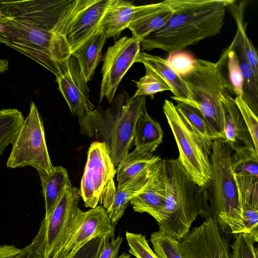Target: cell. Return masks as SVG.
I'll return each mask as SVG.
<instances>
[{
	"label": "cell",
	"mask_w": 258,
	"mask_h": 258,
	"mask_svg": "<svg viewBox=\"0 0 258 258\" xmlns=\"http://www.w3.org/2000/svg\"><path fill=\"white\" fill-rule=\"evenodd\" d=\"M238 49L239 66L242 83V98L254 114H258V76L246 61L242 51Z\"/></svg>",
	"instance_id": "cell-29"
},
{
	"label": "cell",
	"mask_w": 258,
	"mask_h": 258,
	"mask_svg": "<svg viewBox=\"0 0 258 258\" xmlns=\"http://www.w3.org/2000/svg\"><path fill=\"white\" fill-rule=\"evenodd\" d=\"M173 14L166 24L141 41L142 50L169 55L220 33L233 0H167Z\"/></svg>",
	"instance_id": "cell-2"
},
{
	"label": "cell",
	"mask_w": 258,
	"mask_h": 258,
	"mask_svg": "<svg viewBox=\"0 0 258 258\" xmlns=\"http://www.w3.org/2000/svg\"><path fill=\"white\" fill-rule=\"evenodd\" d=\"M139 8L132 2L110 0L100 23L107 38H117L127 28Z\"/></svg>",
	"instance_id": "cell-22"
},
{
	"label": "cell",
	"mask_w": 258,
	"mask_h": 258,
	"mask_svg": "<svg viewBox=\"0 0 258 258\" xmlns=\"http://www.w3.org/2000/svg\"><path fill=\"white\" fill-rule=\"evenodd\" d=\"M83 1L0 0V43L60 75L72 55L68 30Z\"/></svg>",
	"instance_id": "cell-1"
},
{
	"label": "cell",
	"mask_w": 258,
	"mask_h": 258,
	"mask_svg": "<svg viewBox=\"0 0 258 258\" xmlns=\"http://www.w3.org/2000/svg\"><path fill=\"white\" fill-rule=\"evenodd\" d=\"M235 236L231 245L230 258H257L256 242L251 235L243 232Z\"/></svg>",
	"instance_id": "cell-33"
},
{
	"label": "cell",
	"mask_w": 258,
	"mask_h": 258,
	"mask_svg": "<svg viewBox=\"0 0 258 258\" xmlns=\"http://www.w3.org/2000/svg\"><path fill=\"white\" fill-rule=\"evenodd\" d=\"M114 234L115 226L102 206H97L87 211L80 209L62 248L76 251L92 239L112 238Z\"/></svg>",
	"instance_id": "cell-13"
},
{
	"label": "cell",
	"mask_w": 258,
	"mask_h": 258,
	"mask_svg": "<svg viewBox=\"0 0 258 258\" xmlns=\"http://www.w3.org/2000/svg\"><path fill=\"white\" fill-rule=\"evenodd\" d=\"M164 160L166 198L157 223L160 230L180 240L200 214V187L188 176L177 159Z\"/></svg>",
	"instance_id": "cell-5"
},
{
	"label": "cell",
	"mask_w": 258,
	"mask_h": 258,
	"mask_svg": "<svg viewBox=\"0 0 258 258\" xmlns=\"http://www.w3.org/2000/svg\"><path fill=\"white\" fill-rule=\"evenodd\" d=\"M146 69L145 75L139 80H133L136 84L137 89L133 97L150 96L152 99L154 95L164 91H171L170 87L159 76L149 69Z\"/></svg>",
	"instance_id": "cell-32"
},
{
	"label": "cell",
	"mask_w": 258,
	"mask_h": 258,
	"mask_svg": "<svg viewBox=\"0 0 258 258\" xmlns=\"http://www.w3.org/2000/svg\"><path fill=\"white\" fill-rule=\"evenodd\" d=\"M166 177L165 160L162 159L155 165L147 184L130 201L135 212L146 213L159 221L166 198Z\"/></svg>",
	"instance_id": "cell-17"
},
{
	"label": "cell",
	"mask_w": 258,
	"mask_h": 258,
	"mask_svg": "<svg viewBox=\"0 0 258 258\" xmlns=\"http://www.w3.org/2000/svg\"><path fill=\"white\" fill-rule=\"evenodd\" d=\"M118 258H131V255L126 253H123Z\"/></svg>",
	"instance_id": "cell-45"
},
{
	"label": "cell",
	"mask_w": 258,
	"mask_h": 258,
	"mask_svg": "<svg viewBox=\"0 0 258 258\" xmlns=\"http://www.w3.org/2000/svg\"><path fill=\"white\" fill-rule=\"evenodd\" d=\"M173 14L167 0L139 6L127 28L133 36L141 41L150 34L162 28Z\"/></svg>",
	"instance_id": "cell-18"
},
{
	"label": "cell",
	"mask_w": 258,
	"mask_h": 258,
	"mask_svg": "<svg viewBox=\"0 0 258 258\" xmlns=\"http://www.w3.org/2000/svg\"><path fill=\"white\" fill-rule=\"evenodd\" d=\"M223 58L217 62L195 59L191 70L180 77L190 94L189 105L198 109L206 118L216 139H224V118L220 104L223 95L234 93L224 76L221 66ZM235 95V94H234Z\"/></svg>",
	"instance_id": "cell-6"
},
{
	"label": "cell",
	"mask_w": 258,
	"mask_h": 258,
	"mask_svg": "<svg viewBox=\"0 0 258 258\" xmlns=\"http://www.w3.org/2000/svg\"><path fill=\"white\" fill-rule=\"evenodd\" d=\"M9 62L6 59L0 58V74L5 73L8 70Z\"/></svg>",
	"instance_id": "cell-44"
},
{
	"label": "cell",
	"mask_w": 258,
	"mask_h": 258,
	"mask_svg": "<svg viewBox=\"0 0 258 258\" xmlns=\"http://www.w3.org/2000/svg\"><path fill=\"white\" fill-rule=\"evenodd\" d=\"M155 165L151 169L131 180L122 187L117 189L112 203L106 210L109 219L114 226L117 225L119 220L123 215L130 201L147 184Z\"/></svg>",
	"instance_id": "cell-25"
},
{
	"label": "cell",
	"mask_w": 258,
	"mask_h": 258,
	"mask_svg": "<svg viewBox=\"0 0 258 258\" xmlns=\"http://www.w3.org/2000/svg\"><path fill=\"white\" fill-rule=\"evenodd\" d=\"M103 243V238H94L80 247L72 258H98Z\"/></svg>",
	"instance_id": "cell-39"
},
{
	"label": "cell",
	"mask_w": 258,
	"mask_h": 258,
	"mask_svg": "<svg viewBox=\"0 0 258 258\" xmlns=\"http://www.w3.org/2000/svg\"><path fill=\"white\" fill-rule=\"evenodd\" d=\"M14 258H42L38 254L29 243L21 249L20 251Z\"/></svg>",
	"instance_id": "cell-42"
},
{
	"label": "cell",
	"mask_w": 258,
	"mask_h": 258,
	"mask_svg": "<svg viewBox=\"0 0 258 258\" xmlns=\"http://www.w3.org/2000/svg\"><path fill=\"white\" fill-rule=\"evenodd\" d=\"M107 38L103 29L99 26L74 55L81 75L87 83L92 80L96 67L102 59V50Z\"/></svg>",
	"instance_id": "cell-21"
},
{
	"label": "cell",
	"mask_w": 258,
	"mask_h": 258,
	"mask_svg": "<svg viewBox=\"0 0 258 258\" xmlns=\"http://www.w3.org/2000/svg\"><path fill=\"white\" fill-rule=\"evenodd\" d=\"M21 249L13 245L0 246V258H14L20 251Z\"/></svg>",
	"instance_id": "cell-41"
},
{
	"label": "cell",
	"mask_w": 258,
	"mask_h": 258,
	"mask_svg": "<svg viewBox=\"0 0 258 258\" xmlns=\"http://www.w3.org/2000/svg\"><path fill=\"white\" fill-rule=\"evenodd\" d=\"M161 159L159 155L141 152L136 149L128 152L116 168L117 189L152 168Z\"/></svg>",
	"instance_id": "cell-23"
},
{
	"label": "cell",
	"mask_w": 258,
	"mask_h": 258,
	"mask_svg": "<svg viewBox=\"0 0 258 258\" xmlns=\"http://www.w3.org/2000/svg\"><path fill=\"white\" fill-rule=\"evenodd\" d=\"M163 110L178 149V161L190 179L199 187H203L211 177L213 141L193 128L171 101L165 100Z\"/></svg>",
	"instance_id": "cell-7"
},
{
	"label": "cell",
	"mask_w": 258,
	"mask_h": 258,
	"mask_svg": "<svg viewBox=\"0 0 258 258\" xmlns=\"http://www.w3.org/2000/svg\"><path fill=\"white\" fill-rule=\"evenodd\" d=\"M232 150L224 139L212 143L211 179L200 187L199 215L216 219L221 230L236 235L244 233L241 210L232 168Z\"/></svg>",
	"instance_id": "cell-3"
},
{
	"label": "cell",
	"mask_w": 258,
	"mask_h": 258,
	"mask_svg": "<svg viewBox=\"0 0 258 258\" xmlns=\"http://www.w3.org/2000/svg\"><path fill=\"white\" fill-rule=\"evenodd\" d=\"M141 41L132 36H124L109 46L103 57L101 70L99 103L104 98L111 103L124 75L140 53Z\"/></svg>",
	"instance_id": "cell-11"
},
{
	"label": "cell",
	"mask_w": 258,
	"mask_h": 258,
	"mask_svg": "<svg viewBox=\"0 0 258 258\" xmlns=\"http://www.w3.org/2000/svg\"><path fill=\"white\" fill-rule=\"evenodd\" d=\"M56 82L71 112L78 118L80 124L95 109L89 99L88 83L81 75L75 55L71 56L64 71L56 77Z\"/></svg>",
	"instance_id": "cell-14"
},
{
	"label": "cell",
	"mask_w": 258,
	"mask_h": 258,
	"mask_svg": "<svg viewBox=\"0 0 258 258\" xmlns=\"http://www.w3.org/2000/svg\"><path fill=\"white\" fill-rule=\"evenodd\" d=\"M110 0H84L81 9L68 30L67 39L71 53L78 48L94 33Z\"/></svg>",
	"instance_id": "cell-16"
},
{
	"label": "cell",
	"mask_w": 258,
	"mask_h": 258,
	"mask_svg": "<svg viewBox=\"0 0 258 258\" xmlns=\"http://www.w3.org/2000/svg\"><path fill=\"white\" fill-rule=\"evenodd\" d=\"M166 60L170 68L180 76L191 70L195 59L188 54L179 51L169 55Z\"/></svg>",
	"instance_id": "cell-38"
},
{
	"label": "cell",
	"mask_w": 258,
	"mask_h": 258,
	"mask_svg": "<svg viewBox=\"0 0 258 258\" xmlns=\"http://www.w3.org/2000/svg\"><path fill=\"white\" fill-rule=\"evenodd\" d=\"M12 145L7 167L29 166L35 168L38 175L50 173L53 166L46 145L43 121L33 102H31L29 112Z\"/></svg>",
	"instance_id": "cell-9"
},
{
	"label": "cell",
	"mask_w": 258,
	"mask_h": 258,
	"mask_svg": "<svg viewBox=\"0 0 258 258\" xmlns=\"http://www.w3.org/2000/svg\"><path fill=\"white\" fill-rule=\"evenodd\" d=\"M136 62L143 63L145 68L153 72L168 84L173 94L172 99L176 102L190 104L191 99L187 86L181 77L170 68L165 59L142 52L136 59Z\"/></svg>",
	"instance_id": "cell-20"
},
{
	"label": "cell",
	"mask_w": 258,
	"mask_h": 258,
	"mask_svg": "<svg viewBox=\"0 0 258 258\" xmlns=\"http://www.w3.org/2000/svg\"><path fill=\"white\" fill-rule=\"evenodd\" d=\"M231 161L234 175L258 177V157L232 152Z\"/></svg>",
	"instance_id": "cell-34"
},
{
	"label": "cell",
	"mask_w": 258,
	"mask_h": 258,
	"mask_svg": "<svg viewBox=\"0 0 258 258\" xmlns=\"http://www.w3.org/2000/svg\"><path fill=\"white\" fill-rule=\"evenodd\" d=\"M154 252L158 258H184L180 240L159 230L150 236Z\"/></svg>",
	"instance_id": "cell-30"
},
{
	"label": "cell",
	"mask_w": 258,
	"mask_h": 258,
	"mask_svg": "<svg viewBox=\"0 0 258 258\" xmlns=\"http://www.w3.org/2000/svg\"><path fill=\"white\" fill-rule=\"evenodd\" d=\"M24 119L22 113L16 109L0 110V156L12 144Z\"/></svg>",
	"instance_id": "cell-28"
},
{
	"label": "cell",
	"mask_w": 258,
	"mask_h": 258,
	"mask_svg": "<svg viewBox=\"0 0 258 258\" xmlns=\"http://www.w3.org/2000/svg\"><path fill=\"white\" fill-rule=\"evenodd\" d=\"M146 96L129 98L127 93H121L107 110L94 109L80 124L82 134L105 143L115 167L133 143L136 124L146 110Z\"/></svg>",
	"instance_id": "cell-4"
},
{
	"label": "cell",
	"mask_w": 258,
	"mask_h": 258,
	"mask_svg": "<svg viewBox=\"0 0 258 258\" xmlns=\"http://www.w3.org/2000/svg\"><path fill=\"white\" fill-rule=\"evenodd\" d=\"M125 237L130 247L128 252L136 258H158L144 235L126 231Z\"/></svg>",
	"instance_id": "cell-36"
},
{
	"label": "cell",
	"mask_w": 258,
	"mask_h": 258,
	"mask_svg": "<svg viewBox=\"0 0 258 258\" xmlns=\"http://www.w3.org/2000/svg\"><path fill=\"white\" fill-rule=\"evenodd\" d=\"M180 242L184 258H230L228 241L215 218L206 219Z\"/></svg>",
	"instance_id": "cell-12"
},
{
	"label": "cell",
	"mask_w": 258,
	"mask_h": 258,
	"mask_svg": "<svg viewBox=\"0 0 258 258\" xmlns=\"http://www.w3.org/2000/svg\"><path fill=\"white\" fill-rule=\"evenodd\" d=\"M224 118V140L232 152L258 157L252 139L234 98L223 95L220 100Z\"/></svg>",
	"instance_id": "cell-15"
},
{
	"label": "cell",
	"mask_w": 258,
	"mask_h": 258,
	"mask_svg": "<svg viewBox=\"0 0 258 258\" xmlns=\"http://www.w3.org/2000/svg\"><path fill=\"white\" fill-rule=\"evenodd\" d=\"M39 176L45 201L44 217L46 218L65 189L72 185L67 169L61 166H53L49 174L39 175Z\"/></svg>",
	"instance_id": "cell-26"
},
{
	"label": "cell",
	"mask_w": 258,
	"mask_h": 258,
	"mask_svg": "<svg viewBox=\"0 0 258 258\" xmlns=\"http://www.w3.org/2000/svg\"><path fill=\"white\" fill-rule=\"evenodd\" d=\"M123 240V238L119 235L116 238H104L98 258H118V253Z\"/></svg>",
	"instance_id": "cell-40"
},
{
	"label": "cell",
	"mask_w": 258,
	"mask_h": 258,
	"mask_svg": "<svg viewBox=\"0 0 258 258\" xmlns=\"http://www.w3.org/2000/svg\"><path fill=\"white\" fill-rule=\"evenodd\" d=\"M87 155L81 181V197L85 207L93 208L100 204L106 210L117 190L114 181L116 169L103 142H92Z\"/></svg>",
	"instance_id": "cell-10"
},
{
	"label": "cell",
	"mask_w": 258,
	"mask_h": 258,
	"mask_svg": "<svg viewBox=\"0 0 258 258\" xmlns=\"http://www.w3.org/2000/svg\"><path fill=\"white\" fill-rule=\"evenodd\" d=\"M76 251H68L61 248L51 258H72Z\"/></svg>",
	"instance_id": "cell-43"
},
{
	"label": "cell",
	"mask_w": 258,
	"mask_h": 258,
	"mask_svg": "<svg viewBox=\"0 0 258 258\" xmlns=\"http://www.w3.org/2000/svg\"><path fill=\"white\" fill-rule=\"evenodd\" d=\"M227 58L229 82L236 97L242 98L243 79L239 66V61L235 49L229 48L225 53Z\"/></svg>",
	"instance_id": "cell-35"
},
{
	"label": "cell",
	"mask_w": 258,
	"mask_h": 258,
	"mask_svg": "<svg viewBox=\"0 0 258 258\" xmlns=\"http://www.w3.org/2000/svg\"><path fill=\"white\" fill-rule=\"evenodd\" d=\"M163 132L160 123L145 110L140 115L136 124L134 144L141 152L151 153L162 143Z\"/></svg>",
	"instance_id": "cell-24"
},
{
	"label": "cell",
	"mask_w": 258,
	"mask_h": 258,
	"mask_svg": "<svg viewBox=\"0 0 258 258\" xmlns=\"http://www.w3.org/2000/svg\"><path fill=\"white\" fill-rule=\"evenodd\" d=\"M176 109L183 118L205 138L214 141L215 138L202 112L192 105L176 102Z\"/></svg>",
	"instance_id": "cell-31"
},
{
	"label": "cell",
	"mask_w": 258,
	"mask_h": 258,
	"mask_svg": "<svg viewBox=\"0 0 258 258\" xmlns=\"http://www.w3.org/2000/svg\"><path fill=\"white\" fill-rule=\"evenodd\" d=\"M80 189L67 187L50 215L42 220L30 244L42 258H51L64 245L80 210Z\"/></svg>",
	"instance_id": "cell-8"
},
{
	"label": "cell",
	"mask_w": 258,
	"mask_h": 258,
	"mask_svg": "<svg viewBox=\"0 0 258 258\" xmlns=\"http://www.w3.org/2000/svg\"><path fill=\"white\" fill-rule=\"evenodd\" d=\"M244 233L258 242V177L234 175Z\"/></svg>",
	"instance_id": "cell-19"
},
{
	"label": "cell",
	"mask_w": 258,
	"mask_h": 258,
	"mask_svg": "<svg viewBox=\"0 0 258 258\" xmlns=\"http://www.w3.org/2000/svg\"><path fill=\"white\" fill-rule=\"evenodd\" d=\"M235 102L238 108L252 139L255 148L258 151V119L242 99L234 97Z\"/></svg>",
	"instance_id": "cell-37"
},
{
	"label": "cell",
	"mask_w": 258,
	"mask_h": 258,
	"mask_svg": "<svg viewBox=\"0 0 258 258\" xmlns=\"http://www.w3.org/2000/svg\"><path fill=\"white\" fill-rule=\"evenodd\" d=\"M235 1L228 7L236 22L237 31L233 41L229 47L232 49L237 48L243 53L246 61L252 68L255 75L258 76V57L256 51L250 40L248 37L246 31V24L243 21L244 5L241 2L235 4Z\"/></svg>",
	"instance_id": "cell-27"
}]
</instances>
